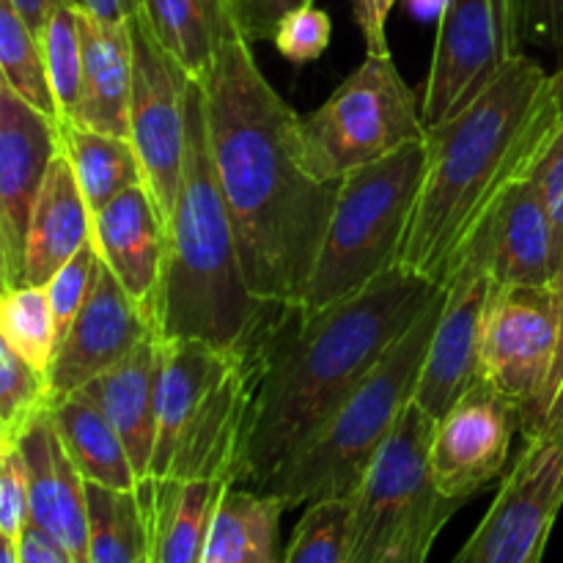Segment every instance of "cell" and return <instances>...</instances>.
Returning <instances> with one entry per match:
<instances>
[{
  "mask_svg": "<svg viewBox=\"0 0 563 563\" xmlns=\"http://www.w3.org/2000/svg\"><path fill=\"white\" fill-rule=\"evenodd\" d=\"M515 55L506 0H451L421 97L427 130L471 108Z\"/></svg>",
  "mask_w": 563,
  "mask_h": 563,
  "instance_id": "cell-12",
  "label": "cell"
},
{
  "mask_svg": "<svg viewBox=\"0 0 563 563\" xmlns=\"http://www.w3.org/2000/svg\"><path fill=\"white\" fill-rule=\"evenodd\" d=\"M0 341L16 357L47 374L55 357V319L44 286H14L0 297Z\"/></svg>",
  "mask_w": 563,
  "mask_h": 563,
  "instance_id": "cell-32",
  "label": "cell"
},
{
  "mask_svg": "<svg viewBox=\"0 0 563 563\" xmlns=\"http://www.w3.org/2000/svg\"><path fill=\"white\" fill-rule=\"evenodd\" d=\"M330 38H333V20L328 11L311 3L291 11L278 25L273 42L286 60L300 66L317 60L330 47Z\"/></svg>",
  "mask_w": 563,
  "mask_h": 563,
  "instance_id": "cell-39",
  "label": "cell"
},
{
  "mask_svg": "<svg viewBox=\"0 0 563 563\" xmlns=\"http://www.w3.org/2000/svg\"><path fill=\"white\" fill-rule=\"evenodd\" d=\"M60 152V124L0 82V280L22 286L25 240L49 163Z\"/></svg>",
  "mask_w": 563,
  "mask_h": 563,
  "instance_id": "cell-13",
  "label": "cell"
},
{
  "mask_svg": "<svg viewBox=\"0 0 563 563\" xmlns=\"http://www.w3.org/2000/svg\"><path fill=\"white\" fill-rule=\"evenodd\" d=\"M465 258L482 264L495 286H555L559 258L553 223L528 170L515 176L495 198L460 264Z\"/></svg>",
  "mask_w": 563,
  "mask_h": 563,
  "instance_id": "cell-15",
  "label": "cell"
},
{
  "mask_svg": "<svg viewBox=\"0 0 563 563\" xmlns=\"http://www.w3.org/2000/svg\"><path fill=\"white\" fill-rule=\"evenodd\" d=\"M434 418L410 401L350 498L346 563H385L416 544H434L462 500L432 476Z\"/></svg>",
  "mask_w": 563,
  "mask_h": 563,
  "instance_id": "cell-7",
  "label": "cell"
},
{
  "mask_svg": "<svg viewBox=\"0 0 563 563\" xmlns=\"http://www.w3.org/2000/svg\"><path fill=\"white\" fill-rule=\"evenodd\" d=\"M132 31V97L130 143L141 159L143 187L168 225L185 174L187 152V97L190 77L159 47L143 22L141 11L130 16Z\"/></svg>",
  "mask_w": 563,
  "mask_h": 563,
  "instance_id": "cell-10",
  "label": "cell"
},
{
  "mask_svg": "<svg viewBox=\"0 0 563 563\" xmlns=\"http://www.w3.org/2000/svg\"><path fill=\"white\" fill-rule=\"evenodd\" d=\"M77 25L82 42L80 108L71 121L108 135L130 141L132 97V31L126 22H108L77 5Z\"/></svg>",
  "mask_w": 563,
  "mask_h": 563,
  "instance_id": "cell-21",
  "label": "cell"
},
{
  "mask_svg": "<svg viewBox=\"0 0 563 563\" xmlns=\"http://www.w3.org/2000/svg\"><path fill=\"white\" fill-rule=\"evenodd\" d=\"M47 410V374L27 366L0 341V445H20L22 434Z\"/></svg>",
  "mask_w": 563,
  "mask_h": 563,
  "instance_id": "cell-33",
  "label": "cell"
},
{
  "mask_svg": "<svg viewBox=\"0 0 563 563\" xmlns=\"http://www.w3.org/2000/svg\"><path fill=\"white\" fill-rule=\"evenodd\" d=\"M256 352V350H253ZM247 352L220 350L192 339H159L157 379V445L152 460V482L168 471L170 454L181 432L196 416L209 390Z\"/></svg>",
  "mask_w": 563,
  "mask_h": 563,
  "instance_id": "cell-23",
  "label": "cell"
},
{
  "mask_svg": "<svg viewBox=\"0 0 563 563\" xmlns=\"http://www.w3.org/2000/svg\"><path fill=\"white\" fill-rule=\"evenodd\" d=\"M284 311L264 306L247 289L234 225L214 176L203 88L192 80L185 174L168 218V253L154 313L157 339H192L220 350L253 352Z\"/></svg>",
  "mask_w": 563,
  "mask_h": 563,
  "instance_id": "cell-4",
  "label": "cell"
},
{
  "mask_svg": "<svg viewBox=\"0 0 563 563\" xmlns=\"http://www.w3.org/2000/svg\"><path fill=\"white\" fill-rule=\"evenodd\" d=\"M82 5L108 22H126L137 11V0H82Z\"/></svg>",
  "mask_w": 563,
  "mask_h": 563,
  "instance_id": "cell-46",
  "label": "cell"
},
{
  "mask_svg": "<svg viewBox=\"0 0 563 563\" xmlns=\"http://www.w3.org/2000/svg\"><path fill=\"white\" fill-rule=\"evenodd\" d=\"M561 300H563V291H561ZM520 432L526 440L548 438V434L563 432V328H561L559 361H555L553 379H550L548 385V394H544L542 401H539V405L522 418Z\"/></svg>",
  "mask_w": 563,
  "mask_h": 563,
  "instance_id": "cell-42",
  "label": "cell"
},
{
  "mask_svg": "<svg viewBox=\"0 0 563 563\" xmlns=\"http://www.w3.org/2000/svg\"><path fill=\"white\" fill-rule=\"evenodd\" d=\"M77 5L80 3H75V0H60L53 14H49L42 36L49 82H53L64 121L75 119L77 108H80L82 42L80 25H77Z\"/></svg>",
  "mask_w": 563,
  "mask_h": 563,
  "instance_id": "cell-34",
  "label": "cell"
},
{
  "mask_svg": "<svg viewBox=\"0 0 563 563\" xmlns=\"http://www.w3.org/2000/svg\"><path fill=\"white\" fill-rule=\"evenodd\" d=\"M157 330L148 313L119 284L108 264H99L97 284L71 322L49 363V399L80 390L99 374L119 366Z\"/></svg>",
  "mask_w": 563,
  "mask_h": 563,
  "instance_id": "cell-17",
  "label": "cell"
},
{
  "mask_svg": "<svg viewBox=\"0 0 563 563\" xmlns=\"http://www.w3.org/2000/svg\"><path fill=\"white\" fill-rule=\"evenodd\" d=\"M157 379L159 339L154 335L119 366L80 388L102 407L119 432L141 489L152 484V460L157 445Z\"/></svg>",
  "mask_w": 563,
  "mask_h": 563,
  "instance_id": "cell-22",
  "label": "cell"
},
{
  "mask_svg": "<svg viewBox=\"0 0 563 563\" xmlns=\"http://www.w3.org/2000/svg\"><path fill=\"white\" fill-rule=\"evenodd\" d=\"M75 3H80V5H82V0H75Z\"/></svg>",
  "mask_w": 563,
  "mask_h": 563,
  "instance_id": "cell-51",
  "label": "cell"
},
{
  "mask_svg": "<svg viewBox=\"0 0 563 563\" xmlns=\"http://www.w3.org/2000/svg\"><path fill=\"white\" fill-rule=\"evenodd\" d=\"M214 478H154L141 498L148 520V563H201L225 489Z\"/></svg>",
  "mask_w": 563,
  "mask_h": 563,
  "instance_id": "cell-25",
  "label": "cell"
},
{
  "mask_svg": "<svg viewBox=\"0 0 563 563\" xmlns=\"http://www.w3.org/2000/svg\"><path fill=\"white\" fill-rule=\"evenodd\" d=\"M451 0H405L407 11H410L416 20L421 22H434V20H443L445 9H449Z\"/></svg>",
  "mask_w": 563,
  "mask_h": 563,
  "instance_id": "cell-47",
  "label": "cell"
},
{
  "mask_svg": "<svg viewBox=\"0 0 563 563\" xmlns=\"http://www.w3.org/2000/svg\"><path fill=\"white\" fill-rule=\"evenodd\" d=\"M520 432V410L489 383L478 379L434 423L432 476L451 500H467L500 478Z\"/></svg>",
  "mask_w": 563,
  "mask_h": 563,
  "instance_id": "cell-14",
  "label": "cell"
},
{
  "mask_svg": "<svg viewBox=\"0 0 563 563\" xmlns=\"http://www.w3.org/2000/svg\"><path fill=\"white\" fill-rule=\"evenodd\" d=\"M423 110L390 53H366L313 113L300 115L302 163L317 179L341 181L355 168L427 141Z\"/></svg>",
  "mask_w": 563,
  "mask_h": 563,
  "instance_id": "cell-8",
  "label": "cell"
},
{
  "mask_svg": "<svg viewBox=\"0 0 563 563\" xmlns=\"http://www.w3.org/2000/svg\"><path fill=\"white\" fill-rule=\"evenodd\" d=\"M93 245L110 273L154 322L168 253V225L146 187H130L93 214Z\"/></svg>",
  "mask_w": 563,
  "mask_h": 563,
  "instance_id": "cell-19",
  "label": "cell"
},
{
  "mask_svg": "<svg viewBox=\"0 0 563 563\" xmlns=\"http://www.w3.org/2000/svg\"><path fill=\"white\" fill-rule=\"evenodd\" d=\"M20 451L31 484V522L53 533L75 563L88 559L86 478L66 454L49 410L22 434Z\"/></svg>",
  "mask_w": 563,
  "mask_h": 563,
  "instance_id": "cell-20",
  "label": "cell"
},
{
  "mask_svg": "<svg viewBox=\"0 0 563 563\" xmlns=\"http://www.w3.org/2000/svg\"><path fill=\"white\" fill-rule=\"evenodd\" d=\"M561 328L559 286H493L482 322L478 374L520 410V421L548 394Z\"/></svg>",
  "mask_w": 563,
  "mask_h": 563,
  "instance_id": "cell-9",
  "label": "cell"
},
{
  "mask_svg": "<svg viewBox=\"0 0 563 563\" xmlns=\"http://www.w3.org/2000/svg\"><path fill=\"white\" fill-rule=\"evenodd\" d=\"M561 113L555 77L520 53L471 108L429 126L427 174L401 267L449 284L495 198L528 170Z\"/></svg>",
  "mask_w": 563,
  "mask_h": 563,
  "instance_id": "cell-3",
  "label": "cell"
},
{
  "mask_svg": "<svg viewBox=\"0 0 563 563\" xmlns=\"http://www.w3.org/2000/svg\"><path fill=\"white\" fill-rule=\"evenodd\" d=\"M396 0H355V20L366 38V53H390L385 22Z\"/></svg>",
  "mask_w": 563,
  "mask_h": 563,
  "instance_id": "cell-43",
  "label": "cell"
},
{
  "mask_svg": "<svg viewBox=\"0 0 563 563\" xmlns=\"http://www.w3.org/2000/svg\"><path fill=\"white\" fill-rule=\"evenodd\" d=\"M256 352L242 355L181 432L163 478H214L225 484L245 482V456L251 440L253 401L258 388Z\"/></svg>",
  "mask_w": 563,
  "mask_h": 563,
  "instance_id": "cell-16",
  "label": "cell"
},
{
  "mask_svg": "<svg viewBox=\"0 0 563 563\" xmlns=\"http://www.w3.org/2000/svg\"><path fill=\"white\" fill-rule=\"evenodd\" d=\"M99 264H102V258H99L97 245H93L91 240L88 245H82L80 251L53 275V278H49L47 286H44L55 319V350H58L60 341L66 339L71 322H75L77 313H80V308L86 306L88 295H91L93 284H97Z\"/></svg>",
  "mask_w": 563,
  "mask_h": 563,
  "instance_id": "cell-36",
  "label": "cell"
},
{
  "mask_svg": "<svg viewBox=\"0 0 563 563\" xmlns=\"http://www.w3.org/2000/svg\"><path fill=\"white\" fill-rule=\"evenodd\" d=\"M286 506L253 487L225 489L201 563H284L278 553Z\"/></svg>",
  "mask_w": 563,
  "mask_h": 563,
  "instance_id": "cell-28",
  "label": "cell"
},
{
  "mask_svg": "<svg viewBox=\"0 0 563 563\" xmlns=\"http://www.w3.org/2000/svg\"><path fill=\"white\" fill-rule=\"evenodd\" d=\"M443 302L445 284L333 416L253 489L273 495L286 509L350 500L416 396Z\"/></svg>",
  "mask_w": 563,
  "mask_h": 563,
  "instance_id": "cell-5",
  "label": "cell"
},
{
  "mask_svg": "<svg viewBox=\"0 0 563 563\" xmlns=\"http://www.w3.org/2000/svg\"><path fill=\"white\" fill-rule=\"evenodd\" d=\"M493 286L487 269L473 258H465L445 284L443 313L432 333L421 379L412 396V401L434 421H440L460 401V396L482 379L478 344Z\"/></svg>",
  "mask_w": 563,
  "mask_h": 563,
  "instance_id": "cell-18",
  "label": "cell"
},
{
  "mask_svg": "<svg viewBox=\"0 0 563 563\" xmlns=\"http://www.w3.org/2000/svg\"><path fill=\"white\" fill-rule=\"evenodd\" d=\"M553 77H555V91H559V99H561V104H563V64H561V69L559 71H553ZM559 289L563 291V269H561V275H559Z\"/></svg>",
  "mask_w": 563,
  "mask_h": 563,
  "instance_id": "cell-50",
  "label": "cell"
},
{
  "mask_svg": "<svg viewBox=\"0 0 563 563\" xmlns=\"http://www.w3.org/2000/svg\"><path fill=\"white\" fill-rule=\"evenodd\" d=\"M0 563H20L16 542H11V539H3V542H0Z\"/></svg>",
  "mask_w": 563,
  "mask_h": 563,
  "instance_id": "cell-49",
  "label": "cell"
},
{
  "mask_svg": "<svg viewBox=\"0 0 563 563\" xmlns=\"http://www.w3.org/2000/svg\"><path fill=\"white\" fill-rule=\"evenodd\" d=\"M137 11L159 47L196 82L214 69L225 44L240 36L229 0H137Z\"/></svg>",
  "mask_w": 563,
  "mask_h": 563,
  "instance_id": "cell-26",
  "label": "cell"
},
{
  "mask_svg": "<svg viewBox=\"0 0 563 563\" xmlns=\"http://www.w3.org/2000/svg\"><path fill=\"white\" fill-rule=\"evenodd\" d=\"M16 550H20V563H75L69 550H66L53 533L38 528L36 522H31V526L22 531Z\"/></svg>",
  "mask_w": 563,
  "mask_h": 563,
  "instance_id": "cell-44",
  "label": "cell"
},
{
  "mask_svg": "<svg viewBox=\"0 0 563 563\" xmlns=\"http://www.w3.org/2000/svg\"><path fill=\"white\" fill-rule=\"evenodd\" d=\"M563 506V432L526 440L493 506L451 563H542Z\"/></svg>",
  "mask_w": 563,
  "mask_h": 563,
  "instance_id": "cell-11",
  "label": "cell"
},
{
  "mask_svg": "<svg viewBox=\"0 0 563 563\" xmlns=\"http://www.w3.org/2000/svg\"><path fill=\"white\" fill-rule=\"evenodd\" d=\"M58 438L80 476L110 489H141L130 454L102 407L82 390L49 399Z\"/></svg>",
  "mask_w": 563,
  "mask_h": 563,
  "instance_id": "cell-27",
  "label": "cell"
},
{
  "mask_svg": "<svg viewBox=\"0 0 563 563\" xmlns=\"http://www.w3.org/2000/svg\"><path fill=\"white\" fill-rule=\"evenodd\" d=\"M201 88L247 289L269 308H300L341 181L306 168L300 115L269 86L251 42L231 38Z\"/></svg>",
  "mask_w": 563,
  "mask_h": 563,
  "instance_id": "cell-1",
  "label": "cell"
},
{
  "mask_svg": "<svg viewBox=\"0 0 563 563\" xmlns=\"http://www.w3.org/2000/svg\"><path fill=\"white\" fill-rule=\"evenodd\" d=\"M506 9L515 53L553 49L563 64V0H506Z\"/></svg>",
  "mask_w": 563,
  "mask_h": 563,
  "instance_id": "cell-37",
  "label": "cell"
},
{
  "mask_svg": "<svg viewBox=\"0 0 563 563\" xmlns=\"http://www.w3.org/2000/svg\"><path fill=\"white\" fill-rule=\"evenodd\" d=\"M31 526V484L20 445H0V539L20 542Z\"/></svg>",
  "mask_w": 563,
  "mask_h": 563,
  "instance_id": "cell-38",
  "label": "cell"
},
{
  "mask_svg": "<svg viewBox=\"0 0 563 563\" xmlns=\"http://www.w3.org/2000/svg\"><path fill=\"white\" fill-rule=\"evenodd\" d=\"M0 82L49 121L64 124L53 82H49L42 38L27 27V22L16 14L9 0H0Z\"/></svg>",
  "mask_w": 563,
  "mask_h": 563,
  "instance_id": "cell-31",
  "label": "cell"
},
{
  "mask_svg": "<svg viewBox=\"0 0 563 563\" xmlns=\"http://www.w3.org/2000/svg\"><path fill=\"white\" fill-rule=\"evenodd\" d=\"M93 240V218L64 152L49 163L25 240L22 284L47 286L49 278Z\"/></svg>",
  "mask_w": 563,
  "mask_h": 563,
  "instance_id": "cell-24",
  "label": "cell"
},
{
  "mask_svg": "<svg viewBox=\"0 0 563 563\" xmlns=\"http://www.w3.org/2000/svg\"><path fill=\"white\" fill-rule=\"evenodd\" d=\"M528 174H531V179L537 181L544 207H548L550 223H553L555 258H559V275H561L563 269V113L559 124H555L553 132L548 135V141H544L542 148L537 152V157H533L531 165H528ZM555 284H559V280H555Z\"/></svg>",
  "mask_w": 563,
  "mask_h": 563,
  "instance_id": "cell-40",
  "label": "cell"
},
{
  "mask_svg": "<svg viewBox=\"0 0 563 563\" xmlns=\"http://www.w3.org/2000/svg\"><path fill=\"white\" fill-rule=\"evenodd\" d=\"M91 563H148V520L141 489L86 482Z\"/></svg>",
  "mask_w": 563,
  "mask_h": 563,
  "instance_id": "cell-30",
  "label": "cell"
},
{
  "mask_svg": "<svg viewBox=\"0 0 563 563\" xmlns=\"http://www.w3.org/2000/svg\"><path fill=\"white\" fill-rule=\"evenodd\" d=\"M9 3L14 5L16 14L27 22V27L42 38L44 27H47L49 22V14H53L55 5H58L60 0H9Z\"/></svg>",
  "mask_w": 563,
  "mask_h": 563,
  "instance_id": "cell-45",
  "label": "cell"
},
{
  "mask_svg": "<svg viewBox=\"0 0 563 563\" xmlns=\"http://www.w3.org/2000/svg\"><path fill=\"white\" fill-rule=\"evenodd\" d=\"M429 550H432V544H416V548L401 550V553H396L394 559H388L385 563H427Z\"/></svg>",
  "mask_w": 563,
  "mask_h": 563,
  "instance_id": "cell-48",
  "label": "cell"
},
{
  "mask_svg": "<svg viewBox=\"0 0 563 563\" xmlns=\"http://www.w3.org/2000/svg\"><path fill=\"white\" fill-rule=\"evenodd\" d=\"M350 500H322L306 506L297 522L284 563H346Z\"/></svg>",
  "mask_w": 563,
  "mask_h": 563,
  "instance_id": "cell-35",
  "label": "cell"
},
{
  "mask_svg": "<svg viewBox=\"0 0 563 563\" xmlns=\"http://www.w3.org/2000/svg\"><path fill=\"white\" fill-rule=\"evenodd\" d=\"M440 284L396 264L324 308H286L258 357L245 482L273 476L412 328Z\"/></svg>",
  "mask_w": 563,
  "mask_h": 563,
  "instance_id": "cell-2",
  "label": "cell"
},
{
  "mask_svg": "<svg viewBox=\"0 0 563 563\" xmlns=\"http://www.w3.org/2000/svg\"><path fill=\"white\" fill-rule=\"evenodd\" d=\"M427 157V141L407 143L341 179L302 311L344 300L399 264Z\"/></svg>",
  "mask_w": 563,
  "mask_h": 563,
  "instance_id": "cell-6",
  "label": "cell"
},
{
  "mask_svg": "<svg viewBox=\"0 0 563 563\" xmlns=\"http://www.w3.org/2000/svg\"><path fill=\"white\" fill-rule=\"evenodd\" d=\"M313 0H229L231 20H234L236 33L245 42H264L273 38L280 22L291 14V11L311 5Z\"/></svg>",
  "mask_w": 563,
  "mask_h": 563,
  "instance_id": "cell-41",
  "label": "cell"
},
{
  "mask_svg": "<svg viewBox=\"0 0 563 563\" xmlns=\"http://www.w3.org/2000/svg\"><path fill=\"white\" fill-rule=\"evenodd\" d=\"M60 152L69 159L91 218L130 187L143 185L141 159L126 137L91 130L77 121L60 124Z\"/></svg>",
  "mask_w": 563,
  "mask_h": 563,
  "instance_id": "cell-29",
  "label": "cell"
}]
</instances>
